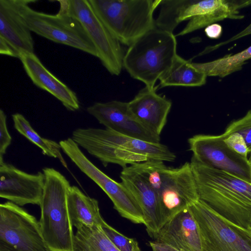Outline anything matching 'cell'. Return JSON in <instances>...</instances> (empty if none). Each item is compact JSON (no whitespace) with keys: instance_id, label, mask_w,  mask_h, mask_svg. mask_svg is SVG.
<instances>
[{"instance_id":"obj_1","label":"cell","mask_w":251,"mask_h":251,"mask_svg":"<svg viewBox=\"0 0 251 251\" xmlns=\"http://www.w3.org/2000/svg\"><path fill=\"white\" fill-rule=\"evenodd\" d=\"M190 163L199 199L224 219L248 229L251 224V183L192 158Z\"/></svg>"},{"instance_id":"obj_2","label":"cell","mask_w":251,"mask_h":251,"mask_svg":"<svg viewBox=\"0 0 251 251\" xmlns=\"http://www.w3.org/2000/svg\"><path fill=\"white\" fill-rule=\"evenodd\" d=\"M72 139L96 157L104 167L115 164L123 168L147 161L173 162L175 154L165 145L127 136L105 128H78Z\"/></svg>"},{"instance_id":"obj_3","label":"cell","mask_w":251,"mask_h":251,"mask_svg":"<svg viewBox=\"0 0 251 251\" xmlns=\"http://www.w3.org/2000/svg\"><path fill=\"white\" fill-rule=\"evenodd\" d=\"M155 192L166 223L199 199L190 163L169 167L162 161H147L131 165Z\"/></svg>"},{"instance_id":"obj_4","label":"cell","mask_w":251,"mask_h":251,"mask_svg":"<svg viewBox=\"0 0 251 251\" xmlns=\"http://www.w3.org/2000/svg\"><path fill=\"white\" fill-rule=\"evenodd\" d=\"M176 36L156 27L138 38L125 53L123 68L149 88L171 66L176 52Z\"/></svg>"},{"instance_id":"obj_5","label":"cell","mask_w":251,"mask_h":251,"mask_svg":"<svg viewBox=\"0 0 251 251\" xmlns=\"http://www.w3.org/2000/svg\"><path fill=\"white\" fill-rule=\"evenodd\" d=\"M45 180L40 204L42 235L49 249L74 251V234L69 215L67 196L70 184L52 168L43 169Z\"/></svg>"},{"instance_id":"obj_6","label":"cell","mask_w":251,"mask_h":251,"mask_svg":"<svg viewBox=\"0 0 251 251\" xmlns=\"http://www.w3.org/2000/svg\"><path fill=\"white\" fill-rule=\"evenodd\" d=\"M121 44L129 46L156 27L153 13L161 0H89Z\"/></svg>"},{"instance_id":"obj_7","label":"cell","mask_w":251,"mask_h":251,"mask_svg":"<svg viewBox=\"0 0 251 251\" xmlns=\"http://www.w3.org/2000/svg\"><path fill=\"white\" fill-rule=\"evenodd\" d=\"M190 211L197 224L202 251H251V232L217 214L199 199Z\"/></svg>"},{"instance_id":"obj_8","label":"cell","mask_w":251,"mask_h":251,"mask_svg":"<svg viewBox=\"0 0 251 251\" xmlns=\"http://www.w3.org/2000/svg\"><path fill=\"white\" fill-rule=\"evenodd\" d=\"M56 14L34 10L26 6L24 16L31 31L55 43L80 50L97 57L96 49L84 28L68 11L62 0Z\"/></svg>"},{"instance_id":"obj_9","label":"cell","mask_w":251,"mask_h":251,"mask_svg":"<svg viewBox=\"0 0 251 251\" xmlns=\"http://www.w3.org/2000/svg\"><path fill=\"white\" fill-rule=\"evenodd\" d=\"M0 251H49L39 221L10 201L0 204Z\"/></svg>"},{"instance_id":"obj_10","label":"cell","mask_w":251,"mask_h":251,"mask_svg":"<svg viewBox=\"0 0 251 251\" xmlns=\"http://www.w3.org/2000/svg\"><path fill=\"white\" fill-rule=\"evenodd\" d=\"M61 0L84 28L102 65L111 75H119L125 55L121 44L96 14L89 0Z\"/></svg>"},{"instance_id":"obj_11","label":"cell","mask_w":251,"mask_h":251,"mask_svg":"<svg viewBox=\"0 0 251 251\" xmlns=\"http://www.w3.org/2000/svg\"><path fill=\"white\" fill-rule=\"evenodd\" d=\"M59 143L63 151L80 171L105 193L112 201L114 208L122 217L134 224H146L141 209L122 182L115 181L94 165L72 138L61 140Z\"/></svg>"},{"instance_id":"obj_12","label":"cell","mask_w":251,"mask_h":251,"mask_svg":"<svg viewBox=\"0 0 251 251\" xmlns=\"http://www.w3.org/2000/svg\"><path fill=\"white\" fill-rule=\"evenodd\" d=\"M220 135L197 134L188 139L192 158L214 169L231 174L251 183V163L249 158L235 153Z\"/></svg>"},{"instance_id":"obj_13","label":"cell","mask_w":251,"mask_h":251,"mask_svg":"<svg viewBox=\"0 0 251 251\" xmlns=\"http://www.w3.org/2000/svg\"><path fill=\"white\" fill-rule=\"evenodd\" d=\"M86 110L105 128L146 142L160 143V136L150 130L134 116L128 102L116 100L96 102L88 106Z\"/></svg>"},{"instance_id":"obj_14","label":"cell","mask_w":251,"mask_h":251,"mask_svg":"<svg viewBox=\"0 0 251 251\" xmlns=\"http://www.w3.org/2000/svg\"><path fill=\"white\" fill-rule=\"evenodd\" d=\"M45 180L43 172L30 174L10 164L0 162V197L19 206L40 205Z\"/></svg>"},{"instance_id":"obj_15","label":"cell","mask_w":251,"mask_h":251,"mask_svg":"<svg viewBox=\"0 0 251 251\" xmlns=\"http://www.w3.org/2000/svg\"><path fill=\"white\" fill-rule=\"evenodd\" d=\"M121 182L134 198L141 209L149 235L155 239L166 224L158 198L147 180L131 165L123 168Z\"/></svg>"},{"instance_id":"obj_16","label":"cell","mask_w":251,"mask_h":251,"mask_svg":"<svg viewBox=\"0 0 251 251\" xmlns=\"http://www.w3.org/2000/svg\"><path fill=\"white\" fill-rule=\"evenodd\" d=\"M34 0H0V38L19 53H34L31 30L24 16L25 7Z\"/></svg>"},{"instance_id":"obj_17","label":"cell","mask_w":251,"mask_h":251,"mask_svg":"<svg viewBox=\"0 0 251 251\" xmlns=\"http://www.w3.org/2000/svg\"><path fill=\"white\" fill-rule=\"evenodd\" d=\"M251 5V0H195L194 17L176 36H183L226 19L241 20L240 10Z\"/></svg>"},{"instance_id":"obj_18","label":"cell","mask_w":251,"mask_h":251,"mask_svg":"<svg viewBox=\"0 0 251 251\" xmlns=\"http://www.w3.org/2000/svg\"><path fill=\"white\" fill-rule=\"evenodd\" d=\"M158 86L145 87L128 102L134 116L155 134L160 135L167 121L172 103L165 96L156 93Z\"/></svg>"},{"instance_id":"obj_19","label":"cell","mask_w":251,"mask_h":251,"mask_svg":"<svg viewBox=\"0 0 251 251\" xmlns=\"http://www.w3.org/2000/svg\"><path fill=\"white\" fill-rule=\"evenodd\" d=\"M19 59L35 85L50 93L68 110L75 111L79 109L75 93L48 70L34 53H23Z\"/></svg>"},{"instance_id":"obj_20","label":"cell","mask_w":251,"mask_h":251,"mask_svg":"<svg viewBox=\"0 0 251 251\" xmlns=\"http://www.w3.org/2000/svg\"><path fill=\"white\" fill-rule=\"evenodd\" d=\"M155 240L182 251H202L199 229L189 207L168 221Z\"/></svg>"},{"instance_id":"obj_21","label":"cell","mask_w":251,"mask_h":251,"mask_svg":"<svg viewBox=\"0 0 251 251\" xmlns=\"http://www.w3.org/2000/svg\"><path fill=\"white\" fill-rule=\"evenodd\" d=\"M68 208L73 226L101 225L104 220L100 213L98 201L84 194L77 186L68 189Z\"/></svg>"},{"instance_id":"obj_22","label":"cell","mask_w":251,"mask_h":251,"mask_svg":"<svg viewBox=\"0 0 251 251\" xmlns=\"http://www.w3.org/2000/svg\"><path fill=\"white\" fill-rule=\"evenodd\" d=\"M206 75L195 68L190 60L177 54L170 68L159 79L158 88L168 86L199 87L204 85Z\"/></svg>"},{"instance_id":"obj_23","label":"cell","mask_w":251,"mask_h":251,"mask_svg":"<svg viewBox=\"0 0 251 251\" xmlns=\"http://www.w3.org/2000/svg\"><path fill=\"white\" fill-rule=\"evenodd\" d=\"M251 59V46L234 54H227L204 63H193V66L207 76L224 77L242 69L246 61Z\"/></svg>"},{"instance_id":"obj_24","label":"cell","mask_w":251,"mask_h":251,"mask_svg":"<svg viewBox=\"0 0 251 251\" xmlns=\"http://www.w3.org/2000/svg\"><path fill=\"white\" fill-rule=\"evenodd\" d=\"M15 128L21 134L40 148L44 155L57 158L62 165L67 168V164L61 152L59 143L42 137L31 126L29 122L21 114L15 113L12 115Z\"/></svg>"},{"instance_id":"obj_25","label":"cell","mask_w":251,"mask_h":251,"mask_svg":"<svg viewBox=\"0 0 251 251\" xmlns=\"http://www.w3.org/2000/svg\"><path fill=\"white\" fill-rule=\"evenodd\" d=\"M100 226L108 237L120 251H142L136 240L125 236L104 220Z\"/></svg>"},{"instance_id":"obj_26","label":"cell","mask_w":251,"mask_h":251,"mask_svg":"<svg viewBox=\"0 0 251 251\" xmlns=\"http://www.w3.org/2000/svg\"><path fill=\"white\" fill-rule=\"evenodd\" d=\"M234 132L242 135L251 153V109L243 117L232 121L223 134L227 136Z\"/></svg>"},{"instance_id":"obj_27","label":"cell","mask_w":251,"mask_h":251,"mask_svg":"<svg viewBox=\"0 0 251 251\" xmlns=\"http://www.w3.org/2000/svg\"><path fill=\"white\" fill-rule=\"evenodd\" d=\"M224 141L225 144L235 153L241 156L249 158L251 151L249 149L244 137L238 133H232L227 136L224 135Z\"/></svg>"},{"instance_id":"obj_28","label":"cell","mask_w":251,"mask_h":251,"mask_svg":"<svg viewBox=\"0 0 251 251\" xmlns=\"http://www.w3.org/2000/svg\"><path fill=\"white\" fill-rule=\"evenodd\" d=\"M12 141L6 125V116L4 111L0 110V162H3V156Z\"/></svg>"},{"instance_id":"obj_29","label":"cell","mask_w":251,"mask_h":251,"mask_svg":"<svg viewBox=\"0 0 251 251\" xmlns=\"http://www.w3.org/2000/svg\"><path fill=\"white\" fill-rule=\"evenodd\" d=\"M251 34V23L243 30L237 33V34L234 35L231 38L228 39V40L219 43L217 44H216L212 46H210L206 47L200 53V55H203L206 54L210 51H213L218 48L228 44L231 42L235 41L237 39H240L243 37Z\"/></svg>"},{"instance_id":"obj_30","label":"cell","mask_w":251,"mask_h":251,"mask_svg":"<svg viewBox=\"0 0 251 251\" xmlns=\"http://www.w3.org/2000/svg\"><path fill=\"white\" fill-rule=\"evenodd\" d=\"M0 53L1 54L19 58L18 52L6 41L0 38Z\"/></svg>"},{"instance_id":"obj_31","label":"cell","mask_w":251,"mask_h":251,"mask_svg":"<svg viewBox=\"0 0 251 251\" xmlns=\"http://www.w3.org/2000/svg\"><path fill=\"white\" fill-rule=\"evenodd\" d=\"M149 245L152 251H182L168 244L160 242L156 240L150 241Z\"/></svg>"},{"instance_id":"obj_32","label":"cell","mask_w":251,"mask_h":251,"mask_svg":"<svg viewBox=\"0 0 251 251\" xmlns=\"http://www.w3.org/2000/svg\"><path fill=\"white\" fill-rule=\"evenodd\" d=\"M205 33L207 37L211 39H217L222 32V26L218 24H213L205 28Z\"/></svg>"},{"instance_id":"obj_33","label":"cell","mask_w":251,"mask_h":251,"mask_svg":"<svg viewBox=\"0 0 251 251\" xmlns=\"http://www.w3.org/2000/svg\"><path fill=\"white\" fill-rule=\"evenodd\" d=\"M49 251H68L49 249Z\"/></svg>"},{"instance_id":"obj_34","label":"cell","mask_w":251,"mask_h":251,"mask_svg":"<svg viewBox=\"0 0 251 251\" xmlns=\"http://www.w3.org/2000/svg\"><path fill=\"white\" fill-rule=\"evenodd\" d=\"M250 232H251V224L250 225L248 229Z\"/></svg>"},{"instance_id":"obj_35","label":"cell","mask_w":251,"mask_h":251,"mask_svg":"<svg viewBox=\"0 0 251 251\" xmlns=\"http://www.w3.org/2000/svg\"><path fill=\"white\" fill-rule=\"evenodd\" d=\"M249 159L250 163H251V154H250Z\"/></svg>"},{"instance_id":"obj_36","label":"cell","mask_w":251,"mask_h":251,"mask_svg":"<svg viewBox=\"0 0 251 251\" xmlns=\"http://www.w3.org/2000/svg\"><path fill=\"white\" fill-rule=\"evenodd\" d=\"M250 154H251V153Z\"/></svg>"}]
</instances>
